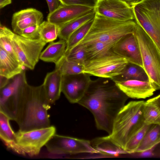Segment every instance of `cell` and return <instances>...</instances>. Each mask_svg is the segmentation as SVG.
I'll return each instance as SVG.
<instances>
[{"instance_id": "obj_21", "label": "cell", "mask_w": 160, "mask_h": 160, "mask_svg": "<svg viewBox=\"0 0 160 160\" xmlns=\"http://www.w3.org/2000/svg\"><path fill=\"white\" fill-rule=\"evenodd\" d=\"M66 47L67 42L63 40L51 42L41 52L40 59L44 62H53L56 64L65 55Z\"/></svg>"}, {"instance_id": "obj_20", "label": "cell", "mask_w": 160, "mask_h": 160, "mask_svg": "<svg viewBox=\"0 0 160 160\" xmlns=\"http://www.w3.org/2000/svg\"><path fill=\"white\" fill-rule=\"evenodd\" d=\"M91 145L98 153L109 157H116L128 153L107 136L98 137L91 141Z\"/></svg>"}, {"instance_id": "obj_2", "label": "cell", "mask_w": 160, "mask_h": 160, "mask_svg": "<svg viewBox=\"0 0 160 160\" xmlns=\"http://www.w3.org/2000/svg\"><path fill=\"white\" fill-rule=\"evenodd\" d=\"M50 105L42 84L31 86L26 79L18 91L11 120L16 121L19 130L22 131L48 127Z\"/></svg>"}, {"instance_id": "obj_14", "label": "cell", "mask_w": 160, "mask_h": 160, "mask_svg": "<svg viewBox=\"0 0 160 160\" xmlns=\"http://www.w3.org/2000/svg\"><path fill=\"white\" fill-rule=\"evenodd\" d=\"M94 10V8L85 6L62 4L49 13L47 19L60 27L69 22Z\"/></svg>"}, {"instance_id": "obj_11", "label": "cell", "mask_w": 160, "mask_h": 160, "mask_svg": "<svg viewBox=\"0 0 160 160\" xmlns=\"http://www.w3.org/2000/svg\"><path fill=\"white\" fill-rule=\"evenodd\" d=\"M90 76L84 72L62 75V92L70 102L78 103L82 98L92 80Z\"/></svg>"}, {"instance_id": "obj_7", "label": "cell", "mask_w": 160, "mask_h": 160, "mask_svg": "<svg viewBox=\"0 0 160 160\" xmlns=\"http://www.w3.org/2000/svg\"><path fill=\"white\" fill-rule=\"evenodd\" d=\"M128 61L112 50L99 56L87 60L83 72L99 78L112 79L120 74Z\"/></svg>"}, {"instance_id": "obj_29", "label": "cell", "mask_w": 160, "mask_h": 160, "mask_svg": "<svg viewBox=\"0 0 160 160\" xmlns=\"http://www.w3.org/2000/svg\"><path fill=\"white\" fill-rule=\"evenodd\" d=\"M114 44L110 43L96 42L82 45L85 50L87 61L99 56L111 50Z\"/></svg>"}, {"instance_id": "obj_9", "label": "cell", "mask_w": 160, "mask_h": 160, "mask_svg": "<svg viewBox=\"0 0 160 160\" xmlns=\"http://www.w3.org/2000/svg\"><path fill=\"white\" fill-rule=\"evenodd\" d=\"M48 151L55 154H97L91 141L55 134L46 145Z\"/></svg>"}, {"instance_id": "obj_8", "label": "cell", "mask_w": 160, "mask_h": 160, "mask_svg": "<svg viewBox=\"0 0 160 160\" xmlns=\"http://www.w3.org/2000/svg\"><path fill=\"white\" fill-rule=\"evenodd\" d=\"M11 42L20 63L32 70L38 62L42 50L46 44L40 38L29 39L14 32L11 36Z\"/></svg>"}, {"instance_id": "obj_5", "label": "cell", "mask_w": 160, "mask_h": 160, "mask_svg": "<svg viewBox=\"0 0 160 160\" xmlns=\"http://www.w3.org/2000/svg\"><path fill=\"white\" fill-rule=\"evenodd\" d=\"M134 32L139 43L143 67L148 76L149 81L156 90H160V50L137 23Z\"/></svg>"}, {"instance_id": "obj_39", "label": "cell", "mask_w": 160, "mask_h": 160, "mask_svg": "<svg viewBox=\"0 0 160 160\" xmlns=\"http://www.w3.org/2000/svg\"><path fill=\"white\" fill-rule=\"evenodd\" d=\"M152 148L141 152L140 155L142 157H148L153 155Z\"/></svg>"}, {"instance_id": "obj_32", "label": "cell", "mask_w": 160, "mask_h": 160, "mask_svg": "<svg viewBox=\"0 0 160 160\" xmlns=\"http://www.w3.org/2000/svg\"><path fill=\"white\" fill-rule=\"evenodd\" d=\"M0 26V47L19 61L11 42V37L13 32L8 28L2 25L1 23Z\"/></svg>"}, {"instance_id": "obj_41", "label": "cell", "mask_w": 160, "mask_h": 160, "mask_svg": "<svg viewBox=\"0 0 160 160\" xmlns=\"http://www.w3.org/2000/svg\"><path fill=\"white\" fill-rule=\"evenodd\" d=\"M130 5L132 7L142 0H122Z\"/></svg>"}, {"instance_id": "obj_15", "label": "cell", "mask_w": 160, "mask_h": 160, "mask_svg": "<svg viewBox=\"0 0 160 160\" xmlns=\"http://www.w3.org/2000/svg\"><path fill=\"white\" fill-rule=\"evenodd\" d=\"M43 15L39 11L33 8L21 10L14 13L11 25L14 32L18 34L25 28L29 26L39 25L42 22Z\"/></svg>"}, {"instance_id": "obj_10", "label": "cell", "mask_w": 160, "mask_h": 160, "mask_svg": "<svg viewBox=\"0 0 160 160\" xmlns=\"http://www.w3.org/2000/svg\"><path fill=\"white\" fill-rule=\"evenodd\" d=\"M53 126L27 131L19 130L15 132L18 144L26 154L33 157L39 154L42 148L56 134Z\"/></svg>"}, {"instance_id": "obj_19", "label": "cell", "mask_w": 160, "mask_h": 160, "mask_svg": "<svg viewBox=\"0 0 160 160\" xmlns=\"http://www.w3.org/2000/svg\"><path fill=\"white\" fill-rule=\"evenodd\" d=\"M22 65L0 47V75L11 79L23 71Z\"/></svg>"}, {"instance_id": "obj_16", "label": "cell", "mask_w": 160, "mask_h": 160, "mask_svg": "<svg viewBox=\"0 0 160 160\" xmlns=\"http://www.w3.org/2000/svg\"><path fill=\"white\" fill-rule=\"evenodd\" d=\"M115 82L128 98H132L145 99L152 96L156 91L149 81L131 80Z\"/></svg>"}, {"instance_id": "obj_28", "label": "cell", "mask_w": 160, "mask_h": 160, "mask_svg": "<svg viewBox=\"0 0 160 160\" xmlns=\"http://www.w3.org/2000/svg\"><path fill=\"white\" fill-rule=\"evenodd\" d=\"M55 64V69L62 75H72L83 73L84 66L68 60L64 55Z\"/></svg>"}, {"instance_id": "obj_3", "label": "cell", "mask_w": 160, "mask_h": 160, "mask_svg": "<svg viewBox=\"0 0 160 160\" xmlns=\"http://www.w3.org/2000/svg\"><path fill=\"white\" fill-rule=\"evenodd\" d=\"M136 26L135 20L118 21L96 13L90 29L76 46L85 45L96 42L114 44L122 37L134 33Z\"/></svg>"}, {"instance_id": "obj_27", "label": "cell", "mask_w": 160, "mask_h": 160, "mask_svg": "<svg viewBox=\"0 0 160 160\" xmlns=\"http://www.w3.org/2000/svg\"><path fill=\"white\" fill-rule=\"evenodd\" d=\"M60 27L48 21H44L39 25L40 39L45 42H52L58 37Z\"/></svg>"}, {"instance_id": "obj_22", "label": "cell", "mask_w": 160, "mask_h": 160, "mask_svg": "<svg viewBox=\"0 0 160 160\" xmlns=\"http://www.w3.org/2000/svg\"><path fill=\"white\" fill-rule=\"evenodd\" d=\"M111 79L115 82L131 80L149 81L148 76L143 67L129 62L120 74Z\"/></svg>"}, {"instance_id": "obj_33", "label": "cell", "mask_w": 160, "mask_h": 160, "mask_svg": "<svg viewBox=\"0 0 160 160\" xmlns=\"http://www.w3.org/2000/svg\"><path fill=\"white\" fill-rule=\"evenodd\" d=\"M65 55L68 60L84 66L87 60L84 47L81 45L75 46Z\"/></svg>"}, {"instance_id": "obj_12", "label": "cell", "mask_w": 160, "mask_h": 160, "mask_svg": "<svg viewBox=\"0 0 160 160\" xmlns=\"http://www.w3.org/2000/svg\"><path fill=\"white\" fill-rule=\"evenodd\" d=\"M94 10L96 13L115 20H134L132 7L122 0H98Z\"/></svg>"}, {"instance_id": "obj_37", "label": "cell", "mask_w": 160, "mask_h": 160, "mask_svg": "<svg viewBox=\"0 0 160 160\" xmlns=\"http://www.w3.org/2000/svg\"><path fill=\"white\" fill-rule=\"evenodd\" d=\"M0 89H1L6 86L9 82L8 79L4 77L0 76Z\"/></svg>"}, {"instance_id": "obj_31", "label": "cell", "mask_w": 160, "mask_h": 160, "mask_svg": "<svg viewBox=\"0 0 160 160\" xmlns=\"http://www.w3.org/2000/svg\"><path fill=\"white\" fill-rule=\"evenodd\" d=\"M151 125L144 123L132 136L127 143L124 148V150L128 153L136 152L146 133Z\"/></svg>"}, {"instance_id": "obj_38", "label": "cell", "mask_w": 160, "mask_h": 160, "mask_svg": "<svg viewBox=\"0 0 160 160\" xmlns=\"http://www.w3.org/2000/svg\"><path fill=\"white\" fill-rule=\"evenodd\" d=\"M12 0H0V8L1 9L5 6L11 4Z\"/></svg>"}, {"instance_id": "obj_13", "label": "cell", "mask_w": 160, "mask_h": 160, "mask_svg": "<svg viewBox=\"0 0 160 160\" xmlns=\"http://www.w3.org/2000/svg\"><path fill=\"white\" fill-rule=\"evenodd\" d=\"M112 50L114 52L125 59L128 62L143 67L141 50L134 32L128 34L120 38L113 45Z\"/></svg>"}, {"instance_id": "obj_35", "label": "cell", "mask_w": 160, "mask_h": 160, "mask_svg": "<svg viewBox=\"0 0 160 160\" xmlns=\"http://www.w3.org/2000/svg\"><path fill=\"white\" fill-rule=\"evenodd\" d=\"M65 5H78L95 7L96 3L94 0H60Z\"/></svg>"}, {"instance_id": "obj_26", "label": "cell", "mask_w": 160, "mask_h": 160, "mask_svg": "<svg viewBox=\"0 0 160 160\" xmlns=\"http://www.w3.org/2000/svg\"><path fill=\"white\" fill-rule=\"evenodd\" d=\"M143 115L144 123L160 125V108L154 102L149 100L145 102Z\"/></svg>"}, {"instance_id": "obj_42", "label": "cell", "mask_w": 160, "mask_h": 160, "mask_svg": "<svg viewBox=\"0 0 160 160\" xmlns=\"http://www.w3.org/2000/svg\"><path fill=\"white\" fill-rule=\"evenodd\" d=\"M95 0V1H97L98 0Z\"/></svg>"}, {"instance_id": "obj_6", "label": "cell", "mask_w": 160, "mask_h": 160, "mask_svg": "<svg viewBox=\"0 0 160 160\" xmlns=\"http://www.w3.org/2000/svg\"><path fill=\"white\" fill-rule=\"evenodd\" d=\"M132 7L135 21L160 50V0H142Z\"/></svg>"}, {"instance_id": "obj_40", "label": "cell", "mask_w": 160, "mask_h": 160, "mask_svg": "<svg viewBox=\"0 0 160 160\" xmlns=\"http://www.w3.org/2000/svg\"><path fill=\"white\" fill-rule=\"evenodd\" d=\"M148 100L156 103L160 108V94Z\"/></svg>"}, {"instance_id": "obj_25", "label": "cell", "mask_w": 160, "mask_h": 160, "mask_svg": "<svg viewBox=\"0 0 160 160\" xmlns=\"http://www.w3.org/2000/svg\"><path fill=\"white\" fill-rule=\"evenodd\" d=\"M12 79L11 81L6 86L0 89V104L16 93L23 81L26 79L25 71L23 70L21 73Z\"/></svg>"}, {"instance_id": "obj_24", "label": "cell", "mask_w": 160, "mask_h": 160, "mask_svg": "<svg viewBox=\"0 0 160 160\" xmlns=\"http://www.w3.org/2000/svg\"><path fill=\"white\" fill-rule=\"evenodd\" d=\"M160 143V125H152L149 129L136 152H141L153 148Z\"/></svg>"}, {"instance_id": "obj_23", "label": "cell", "mask_w": 160, "mask_h": 160, "mask_svg": "<svg viewBox=\"0 0 160 160\" xmlns=\"http://www.w3.org/2000/svg\"><path fill=\"white\" fill-rule=\"evenodd\" d=\"M96 12L93 11L77 18L60 27L58 36L60 39L67 42L72 34L89 20L95 18Z\"/></svg>"}, {"instance_id": "obj_4", "label": "cell", "mask_w": 160, "mask_h": 160, "mask_svg": "<svg viewBox=\"0 0 160 160\" xmlns=\"http://www.w3.org/2000/svg\"><path fill=\"white\" fill-rule=\"evenodd\" d=\"M143 101H131L125 105L114 121L110 138L124 150L132 136L144 123L143 109Z\"/></svg>"}, {"instance_id": "obj_17", "label": "cell", "mask_w": 160, "mask_h": 160, "mask_svg": "<svg viewBox=\"0 0 160 160\" xmlns=\"http://www.w3.org/2000/svg\"><path fill=\"white\" fill-rule=\"evenodd\" d=\"M10 118L0 111V138L6 147L18 154H26L18 143L15 133L10 124Z\"/></svg>"}, {"instance_id": "obj_30", "label": "cell", "mask_w": 160, "mask_h": 160, "mask_svg": "<svg viewBox=\"0 0 160 160\" xmlns=\"http://www.w3.org/2000/svg\"><path fill=\"white\" fill-rule=\"evenodd\" d=\"M94 18L83 24L72 34L67 42L65 53L68 52L76 46L84 37L92 26Z\"/></svg>"}, {"instance_id": "obj_18", "label": "cell", "mask_w": 160, "mask_h": 160, "mask_svg": "<svg viewBox=\"0 0 160 160\" xmlns=\"http://www.w3.org/2000/svg\"><path fill=\"white\" fill-rule=\"evenodd\" d=\"M62 75L58 69L48 73L42 84L47 99L53 104L59 98L62 92Z\"/></svg>"}, {"instance_id": "obj_36", "label": "cell", "mask_w": 160, "mask_h": 160, "mask_svg": "<svg viewBox=\"0 0 160 160\" xmlns=\"http://www.w3.org/2000/svg\"><path fill=\"white\" fill-rule=\"evenodd\" d=\"M50 13L57 9L61 5L60 0H46Z\"/></svg>"}, {"instance_id": "obj_34", "label": "cell", "mask_w": 160, "mask_h": 160, "mask_svg": "<svg viewBox=\"0 0 160 160\" xmlns=\"http://www.w3.org/2000/svg\"><path fill=\"white\" fill-rule=\"evenodd\" d=\"M39 27L38 25L29 26L22 30L18 35L29 39L39 38Z\"/></svg>"}, {"instance_id": "obj_1", "label": "cell", "mask_w": 160, "mask_h": 160, "mask_svg": "<svg viewBox=\"0 0 160 160\" xmlns=\"http://www.w3.org/2000/svg\"><path fill=\"white\" fill-rule=\"evenodd\" d=\"M128 98L111 79L99 77L92 80L78 103L92 113L98 129L110 135L115 119Z\"/></svg>"}]
</instances>
